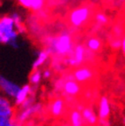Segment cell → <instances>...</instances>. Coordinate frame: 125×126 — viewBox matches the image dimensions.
I'll list each match as a JSON object with an SVG mask.
<instances>
[{
  "mask_svg": "<svg viewBox=\"0 0 125 126\" xmlns=\"http://www.w3.org/2000/svg\"><path fill=\"white\" fill-rule=\"evenodd\" d=\"M18 32L11 16H4L0 18V43L9 44L14 48H18Z\"/></svg>",
  "mask_w": 125,
  "mask_h": 126,
  "instance_id": "1",
  "label": "cell"
},
{
  "mask_svg": "<svg viewBox=\"0 0 125 126\" xmlns=\"http://www.w3.org/2000/svg\"><path fill=\"white\" fill-rule=\"evenodd\" d=\"M47 51L49 53H56L60 56H66L73 53V43L68 33H63L54 39H51Z\"/></svg>",
  "mask_w": 125,
  "mask_h": 126,
  "instance_id": "2",
  "label": "cell"
},
{
  "mask_svg": "<svg viewBox=\"0 0 125 126\" xmlns=\"http://www.w3.org/2000/svg\"><path fill=\"white\" fill-rule=\"evenodd\" d=\"M43 106L39 102H35L32 106H31L30 108H27L26 110H18L17 114L14 113L13 116V122L18 124V125L21 126V124H23L24 123H26L27 120H29L31 116H35L38 113H39L40 111H42Z\"/></svg>",
  "mask_w": 125,
  "mask_h": 126,
  "instance_id": "3",
  "label": "cell"
},
{
  "mask_svg": "<svg viewBox=\"0 0 125 126\" xmlns=\"http://www.w3.org/2000/svg\"><path fill=\"white\" fill-rule=\"evenodd\" d=\"M90 10L88 7H80L74 10L70 14V23L74 26H80L88 20Z\"/></svg>",
  "mask_w": 125,
  "mask_h": 126,
  "instance_id": "4",
  "label": "cell"
},
{
  "mask_svg": "<svg viewBox=\"0 0 125 126\" xmlns=\"http://www.w3.org/2000/svg\"><path fill=\"white\" fill-rule=\"evenodd\" d=\"M0 88L4 94L11 98H15L20 89V86L3 75H0Z\"/></svg>",
  "mask_w": 125,
  "mask_h": 126,
  "instance_id": "5",
  "label": "cell"
},
{
  "mask_svg": "<svg viewBox=\"0 0 125 126\" xmlns=\"http://www.w3.org/2000/svg\"><path fill=\"white\" fill-rule=\"evenodd\" d=\"M110 102L107 95L101 97L98 108V120H109V116L110 115Z\"/></svg>",
  "mask_w": 125,
  "mask_h": 126,
  "instance_id": "6",
  "label": "cell"
},
{
  "mask_svg": "<svg viewBox=\"0 0 125 126\" xmlns=\"http://www.w3.org/2000/svg\"><path fill=\"white\" fill-rule=\"evenodd\" d=\"M73 77H74V81L80 83H84L86 81H88L89 80L94 77V73L91 68L87 67H80V68L76 69L73 74Z\"/></svg>",
  "mask_w": 125,
  "mask_h": 126,
  "instance_id": "7",
  "label": "cell"
},
{
  "mask_svg": "<svg viewBox=\"0 0 125 126\" xmlns=\"http://www.w3.org/2000/svg\"><path fill=\"white\" fill-rule=\"evenodd\" d=\"M35 90L36 89H33L30 84H26L24 85L23 87H20L19 91H18L16 97L14 98V104H15V106L19 107L30 94L35 93Z\"/></svg>",
  "mask_w": 125,
  "mask_h": 126,
  "instance_id": "8",
  "label": "cell"
},
{
  "mask_svg": "<svg viewBox=\"0 0 125 126\" xmlns=\"http://www.w3.org/2000/svg\"><path fill=\"white\" fill-rule=\"evenodd\" d=\"M62 91L68 96H75L81 91V87L74 80H65Z\"/></svg>",
  "mask_w": 125,
  "mask_h": 126,
  "instance_id": "9",
  "label": "cell"
},
{
  "mask_svg": "<svg viewBox=\"0 0 125 126\" xmlns=\"http://www.w3.org/2000/svg\"><path fill=\"white\" fill-rule=\"evenodd\" d=\"M81 116L83 119V123L88 124L90 126H94L97 124L98 122V117L96 116L94 110L92 108L89 107H86L82 110L81 112Z\"/></svg>",
  "mask_w": 125,
  "mask_h": 126,
  "instance_id": "10",
  "label": "cell"
},
{
  "mask_svg": "<svg viewBox=\"0 0 125 126\" xmlns=\"http://www.w3.org/2000/svg\"><path fill=\"white\" fill-rule=\"evenodd\" d=\"M0 113L12 118H13L14 116V110L11 102L7 98L2 96L1 94H0Z\"/></svg>",
  "mask_w": 125,
  "mask_h": 126,
  "instance_id": "11",
  "label": "cell"
},
{
  "mask_svg": "<svg viewBox=\"0 0 125 126\" xmlns=\"http://www.w3.org/2000/svg\"><path fill=\"white\" fill-rule=\"evenodd\" d=\"M18 1L25 8L35 12L41 10L45 4V0H18Z\"/></svg>",
  "mask_w": 125,
  "mask_h": 126,
  "instance_id": "12",
  "label": "cell"
},
{
  "mask_svg": "<svg viewBox=\"0 0 125 126\" xmlns=\"http://www.w3.org/2000/svg\"><path fill=\"white\" fill-rule=\"evenodd\" d=\"M65 108V102L61 98H57L52 102L51 109H50V112L55 117L61 116V114L64 111Z\"/></svg>",
  "mask_w": 125,
  "mask_h": 126,
  "instance_id": "13",
  "label": "cell"
},
{
  "mask_svg": "<svg viewBox=\"0 0 125 126\" xmlns=\"http://www.w3.org/2000/svg\"><path fill=\"white\" fill-rule=\"evenodd\" d=\"M85 53H86V49L84 48V47L82 45H78L75 47L74 51V59L75 65L78 66L80 64H81L84 61L85 58Z\"/></svg>",
  "mask_w": 125,
  "mask_h": 126,
  "instance_id": "14",
  "label": "cell"
},
{
  "mask_svg": "<svg viewBox=\"0 0 125 126\" xmlns=\"http://www.w3.org/2000/svg\"><path fill=\"white\" fill-rule=\"evenodd\" d=\"M49 55H50V53H49L47 50H43V51L39 52V53H38L37 58H36V60L34 61V62H33V64H32V70L39 69V67L47 61Z\"/></svg>",
  "mask_w": 125,
  "mask_h": 126,
  "instance_id": "15",
  "label": "cell"
},
{
  "mask_svg": "<svg viewBox=\"0 0 125 126\" xmlns=\"http://www.w3.org/2000/svg\"><path fill=\"white\" fill-rule=\"evenodd\" d=\"M41 80H42V72L39 69L32 70V72L29 76L30 85L32 87L33 89H37V87L39 85Z\"/></svg>",
  "mask_w": 125,
  "mask_h": 126,
  "instance_id": "16",
  "label": "cell"
},
{
  "mask_svg": "<svg viewBox=\"0 0 125 126\" xmlns=\"http://www.w3.org/2000/svg\"><path fill=\"white\" fill-rule=\"evenodd\" d=\"M69 120H70V123L72 124V125L82 126L84 124L81 116V113L77 110H74L71 111L70 116H69Z\"/></svg>",
  "mask_w": 125,
  "mask_h": 126,
  "instance_id": "17",
  "label": "cell"
},
{
  "mask_svg": "<svg viewBox=\"0 0 125 126\" xmlns=\"http://www.w3.org/2000/svg\"><path fill=\"white\" fill-rule=\"evenodd\" d=\"M14 22V26H15V28H16V31L17 32H25V27H24V25H23V22L21 20V18H20V16L18 15V13L17 12H14L12 13V15L11 16Z\"/></svg>",
  "mask_w": 125,
  "mask_h": 126,
  "instance_id": "18",
  "label": "cell"
},
{
  "mask_svg": "<svg viewBox=\"0 0 125 126\" xmlns=\"http://www.w3.org/2000/svg\"><path fill=\"white\" fill-rule=\"evenodd\" d=\"M101 40L96 38H91L88 40L87 42V47H88V49L90 51H93V52H96L101 48Z\"/></svg>",
  "mask_w": 125,
  "mask_h": 126,
  "instance_id": "19",
  "label": "cell"
},
{
  "mask_svg": "<svg viewBox=\"0 0 125 126\" xmlns=\"http://www.w3.org/2000/svg\"><path fill=\"white\" fill-rule=\"evenodd\" d=\"M35 102H36L35 94H30L29 96L25 100V102L18 107V110H26V109H27V108H30V107L32 106Z\"/></svg>",
  "mask_w": 125,
  "mask_h": 126,
  "instance_id": "20",
  "label": "cell"
},
{
  "mask_svg": "<svg viewBox=\"0 0 125 126\" xmlns=\"http://www.w3.org/2000/svg\"><path fill=\"white\" fill-rule=\"evenodd\" d=\"M13 118L0 113V126H9L12 123Z\"/></svg>",
  "mask_w": 125,
  "mask_h": 126,
  "instance_id": "21",
  "label": "cell"
},
{
  "mask_svg": "<svg viewBox=\"0 0 125 126\" xmlns=\"http://www.w3.org/2000/svg\"><path fill=\"white\" fill-rule=\"evenodd\" d=\"M96 20H97L98 23L102 24V25H104V24L108 23L107 16L104 15L103 13H98L97 15H96Z\"/></svg>",
  "mask_w": 125,
  "mask_h": 126,
  "instance_id": "22",
  "label": "cell"
},
{
  "mask_svg": "<svg viewBox=\"0 0 125 126\" xmlns=\"http://www.w3.org/2000/svg\"><path fill=\"white\" fill-rule=\"evenodd\" d=\"M65 80L64 79H60L55 83V90L56 91H62L63 86H64Z\"/></svg>",
  "mask_w": 125,
  "mask_h": 126,
  "instance_id": "23",
  "label": "cell"
},
{
  "mask_svg": "<svg viewBox=\"0 0 125 126\" xmlns=\"http://www.w3.org/2000/svg\"><path fill=\"white\" fill-rule=\"evenodd\" d=\"M121 45H122V40L121 39H115L113 40V42L111 43V47L115 49H119L121 48Z\"/></svg>",
  "mask_w": 125,
  "mask_h": 126,
  "instance_id": "24",
  "label": "cell"
},
{
  "mask_svg": "<svg viewBox=\"0 0 125 126\" xmlns=\"http://www.w3.org/2000/svg\"><path fill=\"white\" fill-rule=\"evenodd\" d=\"M52 76V71L50 69H46L42 72V78L44 79H49Z\"/></svg>",
  "mask_w": 125,
  "mask_h": 126,
  "instance_id": "25",
  "label": "cell"
},
{
  "mask_svg": "<svg viewBox=\"0 0 125 126\" xmlns=\"http://www.w3.org/2000/svg\"><path fill=\"white\" fill-rule=\"evenodd\" d=\"M100 126H109V120H98Z\"/></svg>",
  "mask_w": 125,
  "mask_h": 126,
  "instance_id": "26",
  "label": "cell"
},
{
  "mask_svg": "<svg viewBox=\"0 0 125 126\" xmlns=\"http://www.w3.org/2000/svg\"><path fill=\"white\" fill-rule=\"evenodd\" d=\"M121 48H122V51H123V53L124 54V53H125V39H124V38H123V39H122Z\"/></svg>",
  "mask_w": 125,
  "mask_h": 126,
  "instance_id": "27",
  "label": "cell"
},
{
  "mask_svg": "<svg viewBox=\"0 0 125 126\" xmlns=\"http://www.w3.org/2000/svg\"><path fill=\"white\" fill-rule=\"evenodd\" d=\"M115 33H117V35H120V34H121V28L118 27V29L115 28Z\"/></svg>",
  "mask_w": 125,
  "mask_h": 126,
  "instance_id": "28",
  "label": "cell"
},
{
  "mask_svg": "<svg viewBox=\"0 0 125 126\" xmlns=\"http://www.w3.org/2000/svg\"><path fill=\"white\" fill-rule=\"evenodd\" d=\"M9 126H20V125H18V124H16V123H14L13 121H12V124H11Z\"/></svg>",
  "mask_w": 125,
  "mask_h": 126,
  "instance_id": "29",
  "label": "cell"
},
{
  "mask_svg": "<svg viewBox=\"0 0 125 126\" xmlns=\"http://www.w3.org/2000/svg\"><path fill=\"white\" fill-rule=\"evenodd\" d=\"M72 126H79V125H72Z\"/></svg>",
  "mask_w": 125,
  "mask_h": 126,
  "instance_id": "30",
  "label": "cell"
}]
</instances>
